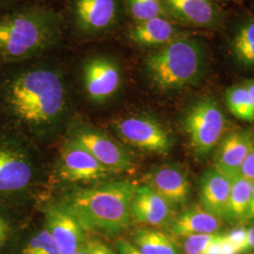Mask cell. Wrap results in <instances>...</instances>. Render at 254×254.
<instances>
[{"label":"cell","mask_w":254,"mask_h":254,"mask_svg":"<svg viewBox=\"0 0 254 254\" xmlns=\"http://www.w3.org/2000/svg\"><path fill=\"white\" fill-rule=\"evenodd\" d=\"M132 244L140 254H180L173 238L159 231L139 229L134 233Z\"/></svg>","instance_id":"20"},{"label":"cell","mask_w":254,"mask_h":254,"mask_svg":"<svg viewBox=\"0 0 254 254\" xmlns=\"http://www.w3.org/2000/svg\"><path fill=\"white\" fill-rule=\"evenodd\" d=\"M233 1H236V2H239V1H241V0H233Z\"/></svg>","instance_id":"36"},{"label":"cell","mask_w":254,"mask_h":254,"mask_svg":"<svg viewBox=\"0 0 254 254\" xmlns=\"http://www.w3.org/2000/svg\"><path fill=\"white\" fill-rule=\"evenodd\" d=\"M117 250L119 254H140L132 242L127 240H120L117 243Z\"/></svg>","instance_id":"30"},{"label":"cell","mask_w":254,"mask_h":254,"mask_svg":"<svg viewBox=\"0 0 254 254\" xmlns=\"http://www.w3.org/2000/svg\"><path fill=\"white\" fill-rule=\"evenodd\" d=\"M61 178L70 183L99 181L114 174L81 147L67 141L59 160Z\"/></svg>","instance_id":"11"},{"label":"cell","mask_w":254,"mask_h":254,"mask_svg":"<svg viewBox=\"0 0 254 254\" xmlns=\"http://www.w3.org/2000/svg\"><path fill=\"white\" fill-rule=\"evenodd\" d=\"M70 135L69 142L86 150L113 173L128 172L133 168L132 158L126 149L100 130L86 126L75 127Z\"/></svg>","instance_id":"10"},{"label":"cell","mask_w":254,"mask_h":254,"mask_svg":"<svg viewBox=\"0 0 254 254\" xmlns=\"http://www.w3.org/2000/svg\"><path fill=\"white\" fill-rule=\"evenodd\" d=\"M65 33L63 13L40 0H28L0 14V65L57 52Z\"/></svg>","instance_id":"2"},{"label":"cell","mask_w":254,"mask_h":254,"mask_svg":"<svg viewBox=\"0 0 254 254\" xmlns=\"http://www.w3.org/2000/svg\"><path fill=\"white\" fill-rule=\"evenodd\" d=\"M254 250V226L249 229L247 232L245 253Z\"/></svg>","instance_id":"32"},{"label":"cell","mask_w":254,"mask_h":254,"mask_svg":"<svg viewBox=\"0 0 254 254\" xmlns=\"http://www.w3.org/2000/svg\"><path fill=\"white\" fill-rule=\"evenodd\" d=\"M84 248L87 254H115L109 246L95 238L85 241Z\"/></svg>","instance_id":"29"},{"label":"cell","mask_w":254,"mask_h":254,"mask_svg":"<svg viewBox=\"0 0 254 254\" xmlns=\"http://www.w3.org/2000/svg\"><path fill=\"white\" fill-rule=\"evenodd\" d=\"M127 16L132 22H140L155 17L168 18L160 0H124Z\"/></svg>","instance_id":"24"},{"label":"cell","mask_w":254,"mask_h":254,"mask_svg":"<svg viewBox=\"0 0 254 254\" xmlns=\"http://www.w3.org/2000/svg\"><path fill=\"white\" fill-rule=\"evenodd\" d=\"M111 127L126 143L148 153L167 154L173 146L167 129L150 115H125L113 120Z\"/></svg>","instance_id":"9"},{"label":"cell","mask_w":254,"mask_h":254,"mask_svg":"<svg viewBox=\"0 0 254 254\" xmlns=\"http://www.w3.org/2000/svg\"><path fill=\"white\" fill-rule=\"evenodd\" d=\"M254 192V184L252 182L246 180L240 175L234 178L225 218L231 220H241L248 218V212Z\"/></svg>","instance_id":"21"},{"label":"cell","mask_w":254,"mask_h":254,"mask_svg":"<svg viewBox=\"0 0 254 254\" xmlns=\"http://www.w3.org/2000/svg\"><path fill=\"white\" fill-rule=\"evenodd\" d=\"M184 127L195 153L204 156L221 138L225 118L218 103L202 98L192 104L184 117Z\"/></svg>","instance_id":"8"},{"label":"cell","mask_w":254,"mask_h":254,"mask_svg":"<svg viewBox=\"0 0 254 254\" xmlns=\"http://www.w3.org/2000/svg\"><path fill=\"white\" fill-rule=\"evenodd\" d=\"M247 232L248 230L239 228L224 233L225 238L230 244L234 246L240 254H244L246 249V241H247Z\"/></svg>","instance_id":"27"},{"label":"cell","mask_w":254,"mask_h":254,"mask_svg":"<svg viewBox=\"0 0 254 254\" xmlns=\"http://www.w3.org/2000/svg\"><path fill=\"white\" fill-rule=\"evenodd\" d=\"M232 54L236 62L245 67H254V19L237 30L232 44Z\"/></svg>","instance_id":"22"},{"label":"cell","mask_w":254,"mask_h":254,"mask_svg":"<svg viewBox=\"0 0 254 254\" xmlns=\"http://www.w3.org/2000/svg\"><path fill=\"white\" fill-rule=\"evenodd\" d=\"M136 187L127 180L79 189L65 197L64 205L84 230L115 236L130 224L131 202Z\"/></svg>","instance_id":"3"},{"label":"cell","mask_w":254,"mask_h":254,"mask_svg":"<svg viewBox=\"0 0 254 254\" xmlns=\"http://www.w3.org/2000/svg\"><path fill=\"white\" fill-rule=\"evenodd\" d=\"M28 0H0V14L18 7Z\"/></svg>","instance_id":"31"},{"label":"cell","mask_w":254,"mask_h":254,"mask_svg":"<svg viewBox=\"0 0 254 254\" xmlns=\"http://www.w3.org/2000/svg\"><path fill=\"white\" fill-rule=\"evenodd\" d=\"M169 20L195 27H216L220 13L209 0H160Z\"/></svg>","instance_id":"14"},{"label":"cell","mask_w":254,"mask_h":254,"mask_svg":"<svg viewBox=\"0 0 254 254\" xmlns=\"http://www.w3.org/2000/svg\"><path fill=\"white\" fill-rule=\"evenodd\" d=\"M244 86H245L246 90H247L249 95H250L251 100H252L253 104L254 105V80L247 82Z\"/></svg>","instance_id":"33"},{"label":"cell","mask_w":254,"mask_h":254,"mask_svg":"<svg viewBox=\"0 0 254 254\" xmlns=\"http://www.w3.org/2000/svg\"><path fill=\"white\" fill-rule=\"evenodd\" d=\"M171 205L153 189L143 185L136 187L131 202V215L140 223L157 226L169 220Z\"/></svg>","instance_id":"16"},{"label":"cell","mask_w":254,"mask_h":254,"mask_svg":"<svg viewBox=\"0 0 254 254\" xmlns=\"http://www.w3.org/2000/svg\"><path fill=\"white\" fill-rule=\"evenodd\" d=\"M17 254H61L49 232L44 229L30 236L20 247Z\"/></svg>","instance_id":"25"},{"label":"cell","mask_w":254,"mask_h":254,"mask_svg":"<svg viewBox=\"0 0 254 254\" xmlns=\"http://www.w3.org/2000/svg\"><path fill=\"white\" fill-rule=\"evenodd\" d=\"M248 218H254V195H253V199H252L251 204H250L249 212H248Z\"/></svg>","instance_id":"34"},{"label":"cell","mask_w":254,"mask_h":254,"mask_svg":"<svg viewBox=\"0 0 254 254\" xmlns=\"http://www.w3.org/2000/svg\"><path fill=\"white\" fill-rule=\"evenodd\" d=\"M40 174L32 142L0 127V203L20 208L34 190Z\"/></svg>","instance_id":"5"},{"label":"cell","mask_w":254,"mask_h":254,"mask_svg":"<svg viewBox=\"0 0 254 254\" xmlns=\"http://www.w3.org/2000/svg\"><path fill=\"white\" fill-rule=\"evenodd\" d=\"M233 179L215 168L203 173L200 182L201 207L219 218H225Z\"/></svg>","instance_id":"17"},{"label":"cell","mask_w":254,"mask_h":254,"mask_svg":"<svg viewBox=\"0 0 254 254\" xmlns=\"http://www.w3.org/2000/svg\"><path fill=\"white\" fill-rule=\"evenodd\" d=\"M66 31L77 42L102 40L124 26V0H67L63 13Z\"/></svg>","instance_id":"6"},{"label":"cell","mask_w":254,"mask_h":254,"mask_svg":"<svg viewBox=\"0 0 254 254\" xmlns=\"http://www.w3.org/2000/svg\"><path fill=\"white\" fill-rule=\"evenodd\" d=\"M224 234L214 233L205 235L185 237L183 242V251L185 254H205L209 249L222 239Z\"/></svg>","instance_id":"26"},{"label":"cell","mask_w":254,"mask_h":254,"mask_svg":"<svg viewBox=\"0 0 254 254\" xmlns=\"http://www.w3.org/2000/svg\"><path fill=\"white\" fill-rule=\"evenodd\" d=\"M146 183L172 205L186 202L190 194V184L187 175L181 169L172 165L153 170L147 175Z\"/></svg>","instance_id":"15"},{"label":"cell","mask_w":254,"mask_h":254,"mask_svg":"<svg viewBox=\"0 0 254 254\" xmlns=\"http://www.w3.org/2000/svg\"><path fill=\"white\" fill-rule=\"evenodd\" d=\"M253 143L252 136L246 132L230 133L218 148L214 168L231 179L236 178Z\"/></svg>","instance_id":"18"},{"label":"cell","mask_w":254,"mask_h":254,"mask_svg":"<svg viewBox=\"0 0 254 254\" xmlns=\"http://www.w3.org/2000/svg\"><path fill=\"white\" fill-rule=\"evenodd\" d=\"M239 175L254 184V141L240 168Z\"/></svg>","instance_id":"28"},{"label":"cell","mask_w":254,"mask_h":254,"mask_svg":"<svg viewBox=\"0 0 254 254\" xmlns=\"http://www.w3.org/2000/svg\"><path fill=\"white\" fill-rule=\"evenodd\" d=\"M55 54L0 65V127L30 142L59 133L73 115L68 73Z\"/></svg>","instance_id":"1"},{"label":"cell","mask_w":254,"mask_h":254,"mask_svg":"<svg viewBox=\"0 0 254 254\" xmlns=\"http://www.w3.org/2000/svg\"><path fill=\"white\" fill-rule=\"evenodd\" d=\"M77 75L85 99L104 106L115 99L125 82V68L119 53L111 49H94L82 56Z\"/></svg>","instance_id":"7"},{"label":"cell","mask_w":254,"mask_h":254,"mask_svg":"<svg viewBox=\"0 0 254 254\" xmlns=\"http://www.w3.org/2000/svg\"><path fill=\"white\" fill-rule=\"evenodd\" d=\"M46 229L61 254H74L85 243L84 229L63 204H50L45 209Z\"/></svg>","instance_id":"12"},{"label":"cell","mask_w":254,"mask_h":254,"mask_svg":"<svg viewBox=\"0 0 254 254\" xmlns=\"http://www.w3.org/2000/svg\"><path fill=\"white\" fill-rule=\"evenodd\" d=\"M74 254H87L86 253V251H85V248H84V245L82 246L81 248L75 253Z\"/></svg>","instance_id":"35"},{"label":"cell","mask_w":254,"mask_h":254,"mask_svg":"<svg viewBox=\"0 0 254 254\" xmlns=\"http://www.w3.org/2000/svg\"><path fill=\"white\" fill-rule=\"evenodd\" d=\"M184 35L175 23L163 17L132 22L126 28L124 37L130 46L154 50Z\"/></svg>","instance_id":"13"},{"label":"cell","mask_w":254,"mask_h":254,"mask_svg":"<svg viewBox=\"0 0 254 254\" xmlns=\"http://www.w3.org/2000/svg\"><path fill=\"white\" fill-rule=\"evenodd\" d=\"M205 64L203 46L184 34L147 53L142 61V72L154 90L167 93L180 91L198 81Z\"/></svg>","instance_id":"4"},{"label":"cell","mask_w":254,"mask_h":254,"mask_svg":"<svg viewBox=\"0 0 254 254\" xmlns=\"http://www.w3.org/2000/svg\"><path fill=\"white\" fill-rule=\"evenodd\" d=\"M226 103L230 112L236 118L246 122H254V105L244 85L229 88L226 91Z\"/></svg>","instance_id":"23"},{"label":"cell","mask_w":254,"mask_h":254,"mask_svg":"<svg viewBox=\"0 0 254 254\" xmlns=\"http://www.w3.org/2000/svg\"><path fill=\"white\" fill-rule=\"evenodd\" d=\"M220 226V218L201 206H195L186 210L173 221L172 232L175 236L188 237L218 233Z\"/></svg>","instance_id":"19"}]
</instances>
